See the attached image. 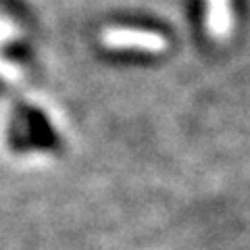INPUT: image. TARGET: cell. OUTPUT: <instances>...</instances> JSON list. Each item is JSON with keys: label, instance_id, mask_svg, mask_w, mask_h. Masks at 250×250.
<instances>
[{"label": "cell", "instance_id": "cell-1", "mask_svg": "<svg viewBox=\"0 0 250 250\" xmlns=\"http://www.w3.org/2000/svg\"><path fill=\"white\" fill-rule=\"evenodd\" d=\"M103 44L108 48H138L144 52H163L167 40L161 34L134 27H108L103 31Z\"/></svg>", "mask_w": 250, "mask_h": 250}, {"label": "cell", "instance_id": "cell-2", "mask_svg": "<svg viewBox=\"0 0 250 250\" xmlns=\"http://www.w3.org/2000/svg\"><path fill=\"white\" fill-rule=\"evenodd\" d=\"M207 27L215 40H225L231 31L229 0H207Z\"/></svg>", "mask_w": 250, "mask_h": 250}]
</instances>
